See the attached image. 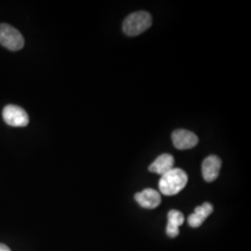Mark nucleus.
I'll return each mask as SVG.
<instances>
[{
	"mask_svg": "<svg viewBox=\"0 0 251 251\" xmlns=\"http://www.w3.org/2000/svg\"><path fill=\"white\" fill-rule=\"evenodd\" d=\"M188 176L185 171L180 169H172L171 171L162 175L158 186L160 193L164 196L171 197L179 194L186 186Z\"/></svg>",
	"mask_w": 251,
	"mask_h": 251,
	"instance_id": "f257e3e1",
	"label": "nucleus"
},
{
	"mask_svg": "<svg viewBox=\"0 0 251 251\" xmlns=\"http://www.w3.org/2000/svg\"><path fill=\"white\" fill-rule=\"evenodd\" d=\"M222 168V160L217 155H209L202 163V174L207 182L214 181Z\"/></svg>",
	"mask_w": 251,
	"mask_h": 251,
	"instance_id": "0eeeda50",
	"label": "nucleus"
},
{
	"mask_svg": "<svg viewBox=\"0 0 251 251\" xmlns=\"http://www.w3.org/2000/svg\"><path fill=\"white\" fill-rule=\"evenodd\" d=\"M4 121L12 126H25L29 123V117L23 108L8 105L3 110Z\"/></svg>",
	"mask_w": 251,
	"mask_h": 251,
	"instance_id": "20e7f679",
	"label": "nucleus"
},
{
	"mask_svg": "<svg viewBox=\"0 0 251 251\" xmlns=\"http://www.w3.org/2000/svg\"><path fill=\"white\" fill-rule=\"evenodd\" d=\"M174 166V157L169 153H163L159 155L149 167V171L152 173L164 175L167 172L171 171Z\"/></svg>",
	"mask_w": 251,
	"mask_h": 251,
	"instance_id": "6e6552de",
	"label": "nucleus"
},
{
	"mask_svg": "<svg viewBox=\"0 0 251 251\" xmlns=\"http://www.w3.org/2000/svg\"><path fill=\"white\" fill-rule=\"evenodd\" d=\"M169 223L167 225V234L173 238L179 234V227L184 222L183 214L176 209H172L168 215Z\"/></svg>",
	"mask_w": 251,
	"mask_h": 251,
	"instance_id": "9d476101",
	"label": "nucleus"
},
{
	"mask_svg": "<svg viewBox=\"0 0 251 251\" xmlns=\"http://www.w3.org/2000/svg\"><path fill=\"white\" fill-rule=\"evenodd\" d=\"M172 143L179 150L194 148L198 144V137L186 129H177L171 135Z\"/></svg>",
	"mask_w": 251,
	"mask_h": 251,
	"instance_id": "39448f33",
	"label": "nucleus"
},
{
	"mask_svg": "<svg viewBox=\"0 0 251 251\" xmlns=\"http://www.w3.org/2000/svg\"><path fill=\"white\" fill-rule=\"evenodd\" d=\"M152 25V17L147 11H136L125 19L123 30L126 35L136 36L141 35Z\"/></svg>",
	"mask_w": 251,
	"mask_h": 251,
	"instance_id": "f03ea898",
	"label": "nucleus"
},
{
	"mask_svg": "<svg viewBox=\"0 0 251 251\" xmlns=\"http://www.w3.org/2000/svg\"><path fill=\"white\" fill-rule=\"evenodd\" d=\"M0 251H11L8 246L0 243Z\"/></svg>",
	"mask_w": 251,
	"mask_h": 251,
	"instance_id": "9b49d317",
	"label": "nucleus"
},
{
	"mask_svg": "<svg viewBox=\"0 0 251 251\" xmlns=\"http://www.w3.org/2000/svg\"><path fill=\"white\" fill-rule=\"evenodd\" d=\"M213 211V206L209 203H205L195 209V212L189 216L188 224L193 228H198L206 221V218Z\"/></svg>",
	"mask_w": 251,
	"mask_h": 251,
	"instance_id": "1a4fd4ad",
	"label": "nucleus"
},
{
	"mask_svg": "<svg viewBox=\"0 0 251 251\" xmlns=\"http://www.w3.org/2000/svg\"><path fill=\"white\" fill-rule=\"evenodd\" d=\"M0 44L10 50H20L25 46L22 34L9 25H0Z\"/></svg>",
	"mask_w": 251,
	"mask_h": 251,
	"instance_id": "7ed1b4c3",
	"label": "nucleus"
},
{
	"mask_svg": "<svg viewBox=\"0 0 251 251\" xmlns=\"http://www.w3.org/2000/svg\"><path fill=\"white\" fill-rule=\"evenodd\" d=\"M135 200L142 207L152 209L160 205L161 196L153 189H144V191L135 195Z\"/></svg>",
	"mask_w": 251,
	"mask_h": 251,
	"instance_id": "423d86ee",
	"label": "nucleus"
}]
</instances>
